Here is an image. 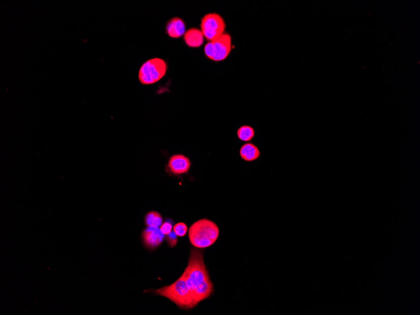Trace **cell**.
<instances>
[{
	"mask_svg": "<svg viewBox=\"0 0 420 315\" xmlns=\"http://www.w3.org/2000/svg\"><path fill=\"white\" fill-rule=\"evenodd\" d=\"M183 274L195 306L214 293V285L204 263L203 253L201 251L191 249L188 266Z\"/></svg>",
	"mask_w": 420,
	"mask_h": 315,
	"instance_id": "cell-1",
	"label": "cell"
},
{
	"mask_svg": "<svg viewBox=\"0 0 420 315\" xmlns=\"http://www.w3.org/2000/svg\"><path fill=\"white\" fill-rule=\"evenodd\" d=\"M219 228L215 222L203 219L194 223L189 228V240L196 249L212 246L219 238Z\"/></svg>",
	"mask_w": 420,
	"mask_h": 315,
	"instance_id": "cell-2",
	"label": "cell"
},
{
	"mask_svg": "<svg viewBox=\"0 0 420 315\" xmlns=\"http://www.w3.org/2000/svg\"><path fill=\"white\" fill-rule=\"evenodd\" d=\"M153 293L169 299L181 309H190L195 307L183 274L172 285L153 291Z\"/></svg>",
	"mask_w": 420,
	"mask_h": 315,
	"instance_id": "cell-3",
	"label": "cell"
},
{
	"mask_svg": "<svg viewBox=\"0 0 420 315\" xmlns=\"http://www.w3.org/2000/svg\"><path fill=\"white\" fill-rule=\"evenodd\" d=\"M166 72L167 64L163 59H149L141 65L138 72V80L142 85H152L161 80Z\"/></svg>",
	"mask_w": 420,
	"mask_h": 315,
	"instance_id": "cell-4",
	"label": "cell"
},
{
	"mask_svg": "<svg viewBox=\"0 0 420 315\" xmlns=\"http://www.w3.org/2000/svg\"><path fill=\"white\" fill-rule=\"evenodd\" d=\"M225 22L223 18L215 13H209L202 18L201 31L208 42L217 40L225 33Z\"/></svg>",
	"mask_w": 420,
	"mask_h": 315,
	"instance_id": "cell-5",
	"label": "cell"
},
{
	"mask_svg": "<svg viewBox=\"0 0 420 315\" xmlns=\"http://www.w3.org/2000/svg\"><path fill=\"white\" fill-rule=\"evenodd\" d=\"M212 42L215 51L212 60L220 62L227 58L232 50V38L229 34L225 32L217 40Z\"/></svg>",
	"mask_w": 420,
	"mask_h": 315,
	"instance_id": "cell-6",
	"label": "cell"
},
{
	"mask_svg": "<svg viewBox=\"0 0 420 315\" xmlns=\"http://www.w3.org/2000/svg\"><path fill=\"white\" fill-rule=\"evenodd\" d=\"M164 235L159 228L148 227L142 233V240L144 246L149 249H155L161 245Z\"/></svg>",
	"mask_w": 420,
	"mask_h": 315,
	"instance_id": "cell-7",
	"label": "cell"
},
{
	"mask_svg": "<svg viewBox=\"0 0 420 315\" xmlns=\"http://www.w3.org/2000/svg\"><path fill=\"white\" fill-rule=\"evenodd\" d=\"M167 165L172 174L180 175L189 171L191 167V162L190 160L184 155L177 154L170 157Z\"/></svg>",
	"mask_w": 420,
	"mask_h": 315,
	"instance_id": "cell-8",
	"label": "cell"
},
{
	"mask_svg": "<svg viewBox=\"0 0 420 315\" xmlns=\"http://www.w3.org/2000/svg\"><path fill=\"white\" fill-rule=\"evenodd\" d=\"M204 36L201 30L196 28H191L186 31L184 35V40L186 45L193 48H197L202 46L204 43Z\"/></svg>",
	"mask_w": 420,
	"mask_h": 315,
	"instance_id": "cell-9",
	"label": "cell"
},
{
	"mask_svg": "<svg viewBox=\"0 0 420 315\" xmlns=\"http://www.w3.org/2000/svg\"><path fill=\"white\" fill-rule=\"evenodd\" d=\"M166 31L170 38H180L185 35L186 32L185 22L180 18H173L167 23Z\"/></svg>",
	"mask_w": 420,
	"mask_h": 315,
	"instance_id": "cell-10",
	"label": "cell"
},
{
	"mask_svg": "<svg viewBox=\"0 0 420 315\" xmlns=\"http://www.w3.org/2000/svg\"><path fill=\"white\" fill-rule=\"evenodd\" d=\"M240 156L243 161L252 162L259 158L261 156L259 149L252 143L243 144L240 149Z\"/></svg>",
	"mask_w": 420,
	"mask_h": 315,
	"instance_id": "cell-11",
	"label": "cell"
},
{
	"mask_svg": "<svg viewBox=\"0 0 420 315\" xmlns=\"http://www.w3.org/2000/svg\"><path fill=\"white\" fill-rule=\"evenodd\" d=\"M144 222L148 227L159 228L162 224V217L158 212H150L146 215Z\"/></svg>",
	"mask_w": 420,
	"mask_h": 315,
	"instance_id": "cell-12",
	"label": "cell"
},
{
	"mask_svg": "<svg viewBox=\"0 0 420 315\" xmlns=\"http://www.w3.org/2000/svg\"><path fill=\"white\" fill-rule=\"evenodd\" d=\"M255 135L253 127L248 125L241 126L237 130V136L240 141L250 142Z\"/></svg>",
	"mask_w": 420,
	"mask_h": 315,
	"instance_id": "cell-13",
	"label": "cell"
},
{
	"mask_svg": "<svg viewBox=\"0 0 420 315\" xmlns=\"http://www.w3.org/2000/svg\"><path fill=\"white\" fill-rule=\"evenodd\" d=\"M173 230L178 237H184L188 232V227L185 223H178L173 227Z\"/></svg>",
	"mask_w": 420,
	"mask_h": 315,
	"instance_id": "cell-14",
	"label": "cell"
},
{
	"mask_svg": "<svg viewBox=\"0 0 420 315\" xmlns=\"http://www.w3.org/2000/svg\"><path fill=\"white\" fill-rule=\"evenodd\" d=\"M204 51L206 56L208 57V59L213 60V58H214V57L215 51L214 43H213L212 41L208 42V43L206 44L205 47H204Z\"/></svg>",
	"mask_w": 420,
	"mask_h": 315,
	"instance_id": "cell-15",
	"label": "cell"
},
{
	"mask_svg": "<svg viewBox=\"0 0 420 315\" xmlns=\"http://www.w3.org/2000/svg\"><path fill=\"white\" fill-rule=\"evenodd\" d=\"M178 236L175 234L174 232H170L165 237V240H167L168 245L170 248H174L178 243Z\"/></svg>",
	"mask_w": 420,
	"mask_h": 315,
	"instance_id": "cell-16",
	"label": "cell"
},
{
	"mask_svg": "<svg viewBox=\"0 0 420 315\" xmlns=\"http://www.w3.org/2000/svg\"><path fill=\"white\" fill-rule=\"evenodd\" d=\"M172 224H170V222H165L160 227V230L164 235H167L172 232Z\"/></svg>",
	"mask_w": 420,
	"mask_h": 315,
	"instance_id": "cell-17",
	"label": "cell"
}]
</instances>
